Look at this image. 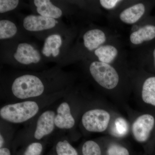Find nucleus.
<instances>
[{"mask_svg": "<svg viewBox=\"0 0 155 155\" xmlns=\"http://www.w3.org/2000/svg\"><path fill=\"white\" fill-rule=\"evenodd\" d=\"M17 28L14 22L7 19L0 21V39L11 38L17 33Z\"/></svg>", "mask_w": 155, "mask_h": 155, "instance_id": "f3484780", "label": "nucleus"}, {"mask_svg": "<svg viewBox=\"0 0 155 155\" xmlns=\"http://www.w3.org/2000/svg\"><path fill=\"white\" fill-rule=\"evenodd\" d=\"M110 119V116L107 111L96 109L84 113L82 117V123L89 131L101 132L107 128Z\"/></svg>", "mask_w": 155, "mask_h": 155, "instance_id": "20e7f679", "label": "nucleus"}, {"mask_svg": "<svg viewBox=\"0 0 155 155\" xmlns=\"http://www.w3.org/2000/svg\"><path fill=\"white\" fill-rule=\"evenodd\" d=\"M89 70L95 81L104 88L113 89L119 83V75L109 64L94 61L90 64Z\"/></svg>", "mask_w": 155, "mask_h": 155, "instance_id": "7ed1b4c3", "label": "nucleus"}, {"mask_svg": "<svg viewBox=\"0 0 155 155\" xmlns=\"http://www.w3.org/2000/svg\"><path fill=\"white\" fill-rule=\"evenodd\" d=\"M83 38L84 46L90 51L96 50L107 39L104 32L99 29L88 30L84 35Z\"/></svg>", "mask_w": 155, "mask_h": 155, "instance_id": "9d476101", "label": "nucleus"}, {"mask_svg": "<svg viewBox=\"0 0 155 155\" xmlns=\"http://www.w3.org/2000/svg\"><path fill=\"white\" fill-rule=\"evenodd\" d=\"M82 151L83 155H101L99 146L92 140H88L84 143Z\"/></svg>", "mask_w": 155, "mask_h": 155, "instance_id": "aec40b11", "label": "nucleus"}, {"mask_svg": "<svg viewBox=\"0 0 155 155\" xmlns=\"http://www.w3.org/2000/svg\"><path fill=\"white\" fill-rule=\"evenodd\" d=\"M145 11L144 5L138 3L122 11L119 15V18L125 24H134L143 17Z\"/></svg>", "mask_w": 155, "mask_h": 155, "instance_id": "9b49d317", "label": "nucleus"}, {"mask_svg": "<svg viewBox=\"0 0 155 155\" xmlns=\"http://www.w3.org/2000/svg\"><path fill=\"white\" fill-rule=\"evenodd\" d=\"M118 50L114 46L105 45L101 46L95 50V55L100 62L110 64L115 60L118 55Z\"/></svg>", "mask_w": 155, "mask_h": 155, "instance_id": "2eb2a0df", "label": "nucleus"}, {"mask_svg": "<svg viewBox=\"0 0 155 155\" xmlns=\"http://www.w3.org/2000/svg\"><path fill=\"white\" fill-rule=\"evenodd\" d=\"M19 3L18 0H1L0 13L2 14L14 10L17 8Z\"/></svg>", "mask_w": 155, "mask_h": 155, "instance_id": "412c9836", "label": "nucleus"}, {"mask_svg": "<svg viewBox=\"0 0 155 155\" xmlns=\"http://www.w3.org/2000/svg\"><path fill=\"white\" fill-rule=\"evenodd\" d=\"M55 114L53 111H45L39 117L37 123L34 137L40 140L52 132L54 128Z\"/></svg>", "mask_w": 155, "mask_h": 155, "instance_id": "6e6552de", "label": "nucleus"}, {"mask_svg": "<svg viewBox=\"0 0 155 155\" xmlns=\"http://www.w3.org/2000/svg\"><path fill=\"white\" fill-rule=\"evenodd\" d=\"M128 125L127 121L122 117H119L115 120L112 127V134L116 137H122L127 134Z\"/></svg>", "mask_w": 155, "mask_h": 155, "instance_id": "a211bd4d", "label": "nucleus"}, {"mask_svg": "<svg viewBox=\"0 0 155 155\" xmlns=\"http://www.w3.org/2000/svg\"><path fill=\"white\" fill-rule=\"evenodd\" d=\"M58 21L55 19L41 15H30L23 19V27L30 31H39L51 29L55 26Z\"/></svg>", "mask_w": 155, "mask_h": 155, "instance_id": "423d86ee", "label": "nucleus"}, {"mask_svg": "<svg viewBox=\"0 0 155 155\" xmlns=\"http://www.w3.org/2000/svg\"><path fill=\"white\" fill-rule=\"evenodd\" d=\"M43 84L35 75H25L16 78L12 85L15 97L21 99L39 96L44 91Z\"/></svg>", "mask_w": 155, "mask_h": 155, "instance_id": "f03ea898", "label": "nucleus"}, {"mask_svg": "<svg viewBox=\"0 0 155 155\" xmlns=\"http://www.w3.org/2000/svg\"><path fill=\"white\" fill-rule=\"evenodd\" d=\"M153 57L154 59V63H155V49L153 51Z\"/></svg>", "mask_w": 155, "mask_h": 155, "instance_id": "bb28decb", "label": "nucleus"}, {"mask_svg": "<svg viewBox=\"0 0 155 155\" xmlns=\"http://www.w3.org/2000/svg\"><path fill=\"white\" fill-rule=\"evenodd\" d=\"M62 44V38L60 35H52L46 39L42 52L47 57L51 55L57 57L60 54V48Z\"/></svg>", "mask_w": 155, "mask_h": 155, "instance_id": "4468645a", "label": "nucleus"}, {"mask_svg": "<svg viewBox=\"0 0 155 155\" xmlns=\"http://www.w3.org/2000/svg\"><path fill=\"white\" fill-rule=\"evenodd\" d=\"M39 110L38 105L31 101L7 105L1 108V117L12 123H21L35 116Z\"/></svg>", "mask_w": 155, "mask_h": 155, "instance_id": "f257e3e1", "label": "nucleus"}, {"mask_svg": "<svg viewBox=\"0 0 155 155\" xmlns=\"http://www.w3.org/2000/svg\"><path fill=\"white\" fill-rule=\"evenodd\" d=\"M55 118V124L61 129H70L74 126L75 119L71 114L69 105L66 102L62 103L57 109Z\"/></svg>", "mask_w": 155, "mask_h": 155, "instance_id": "1a4fd4ad", "label": "nucleus"}, {"mask_svg": "<svg viewBox=\"0 0 155 155\" xmlns=\"http://www.w3.org/2000/svg\"><path fill=\"white\" fill-rule=\"evenodd\" d=\"M14 57L16 61L24 65L37 64L41 60V55L38 51L26 43L18 45Z\"/></svg>", "mask_w": 155, "mask_h": 155, "instance_id": "0eeeda50", "label": "nucleus"}, {"mask_svg": "<svg viewBox=\"0 0 155 155\" xmlns=\"http://www.w3.org/2000/svg\"><path fill=\"white\" fill-rule=\"evenodd\" d=\"M155 38V26L146 25L134 31L130 34V41L134 45L141 44L143 42L149 41Z\"/></svg>", "mask_w": 155, "mask_h": 155, "instance_id": "ddd939ff", "label": "nucleus"}, {"mask_svg": "<svg viewBox=\"0 0 155 155\" xmlns=\"http://www.w3.org/2000/svg\"><path fill=\"white\" fill-rule=\"evenodd\" d=\"M4 143V139L3 138L1 134L0 135V147L1 148H2L3 144Z\"/></svg>", "mask_w": 155, "mask_h": 155, "instance_id": "a878e982", "label": "nucleus"}, {"mask_svg": "<svg viewBox=\"0 0 155 155\" xmlns=\"http://www.w3.org/2000/svg\"><path fill=\"white\" fill-rule=\"evenodd\" d=\"M34 3L37 11L41 16L56 19L60 18L63 14L62 10L49 0H35Z\"/></svg>", "mask_w": 155, "mask_h": 155, "instance_id": "f8f14e48", "label": "nucleus"}, {"mask_svg": "<svg viewBox=\"0 0 155 155\" xmlns=\"http://www.w3.org/2000/svg\"><path fill=\"white\" fill-rule=\"evenodd\" d=\"M0 155H11V153L8 149L2 148L0 149Z\"/></svg>", "mask_w": 155, "mask_h": 155, "instance_id": "393cba45", "label": "nucleus"}, {"mask_svg": "<svg viewBox=\"0 0 155 155\" xmlns=\"http://www.w3.org/2000/svg\"><path fill=\"white\" fill-rule=\"evenodd\" d=\"M107 155H129L127 149L118 144H111L108 147Z\"/></svg>", "mask_w": 155, "mask_h": 155, "instance_id": "4be33fe9", "label": "nucleus"}, {"mask_svg": "<svg viewBox=\"0 0 155 155\" xmlns=\"http://www.w3.org/2000/svg\"><path fill=\"white\" fill-rule=\"evenodd\" d=\"M56 150L58 155H78L75 149L67 140L59 142Z\"/></svg>", "mask_w": 155, "mask_h": 155, "instance_id": "6ab92c4d", "label": "nucleus"}, {"mask_svg": "<svg viewBox=\"0 0 155 155\" xmlns=\"http://www.w3.org/2000/svg\"><path fill=\"white\" fill-rule=\"evenodd\" d=\"M119 0H101L100 3L103 8L107 10H110L116 7L118 3L121 2Z\"/></svg>", "mask_w": 155, "mask_h": 155, "instance_id": "b1692460", "label": "nucleus"}, {"mask_svg": "<svg viewBox=\"0 0 155 155\" xmlns=\"http://www.w3.org/2000/svg\"><path fill=\"white\" fill-rule=\"evenodd\" d=\"M142 98L145 103L155 106V77L149 78L144 81Z\"/></svg>", "mask_w": 155, "mask_h": 155, "instance_id": "dca6fc26", "label": "nucleus"}, {"mask_svg": "<svg viewBox=\"0 0 155 155\" xmlns=\"http://www.w3.org/2000/svg\"><path fill=\"white\" fill-rule=\"evenodd\" d=\"M154 124V118L151 115L145 114L138 117L132 127V133L136 140L139 142L146 141Z\"/></svg>", "mask_w": 155, "mask_h": 155, "instance_id": "39448f33", "label": "nucleus"}, {"mask_svg": "<svg viewBox=\"0 0 155 155\" xmlns=\"http://www.w3.org/2000/svg\"><path fill=\"white\" fill-rule=\"evenodd\" d=\"M42 148V146L39 143H33L28 146L24 155H40Z\"/></svg>", "mask_w": 155, "mask_h": 155, "instance_id": "5701e85b", "label": "nucleus"}]
</instances>
